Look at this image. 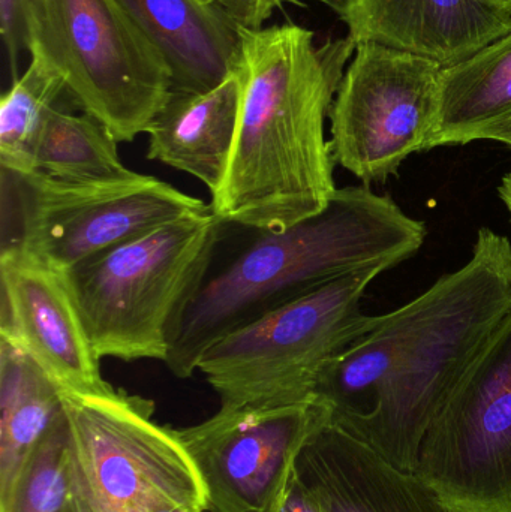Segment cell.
<instances>
[{"mask_svg": "<svg viewBox=\"0 0 511 512\" xmlns=\"http://www.w3.org/2000/svg\"><path fill=\"white\" fill-rule=\"evenodd\" d=\"M511 312V243L480 228L467 264L380 315L321 375L315 402L404 471L435 415Z\"/></svg>", "mask_w": 511, "mask_h": 512, "instance_id": "cell-1", "label": "cell"}, {"mask_svg": "<svg viewBox=\"0 0 511 512\" xmlns=\"http://www.w3.org/2000/svg\"><path fill=\"white\" fill-rule=\"evenodd\" d=\"M239 30L242 108L210 207L224 222L281 231L323 212L338 189L326 120L357 45L317 42L296 23Z\"/></svg>", "mask_w": 511, "mask_h": 512, "instance_id": "cell-2", "label": "cell"}, {"mask_svg": "<svg viewBox=\"0 0 511 512\" xmlns=\"http://www.w3.org/2000/svg\"><path fill=\"white\" fill-rule=\"evenodd\" d=\"M423 222L369 186L336 189L323 212L281 231L224 222L197 285L180 307L164 364L176 378L231 331L363 268L396 265L425 243Z\"/></svg>", "mask_w": 511, "mask_h": 512, "instance_id": "cell-3", "label": "cell"}, {"mask_svg": "<svg viewBox=\"0 0 511 512\" xmlns=\"http://www.w3.org/2000/svg\"><path fill=\"white\" fill-rule=\"evenodd\" d=\"M386 267L345 274L213 343L198 361L221 411L281 408L314 400L324 370L378 316L362 312L368 286Z\"/></svg>", "mask_w": 511, "mask_h": 512, "instance_id": "cell-4", "label": "cell"}, {"mask_svg": "<svg viewBox=\"0 0 511 512\" xmlns=\"http://www.w3.org/2000/svg\"><path fill=\"white\" fill-rule=\"evenodd\" d=\"M224 221L210 210L95 256L65 274L99 358L164 363L180 307L200 280Z\"/></svg>", "mask_w": 511, "mask_h": 512, "instance_id": "cell-5", "label": "cell"}, {"mask_svg": "<svg viewBox=\"0 0 511 512\" xmlns=\"http://www.w3.org/2000/svg\"><path fill=\"white\" fill-rule=\"evenodd\" d=\"M2 171V252H18L59 273L210 204L152 176L71 183Z\"/></svg>", "mask_w": 511, "mask_h": 512, "instance_id": "cell-6", "label": "cell"}, {"mask_svg": "<svg viewBox=\"0 0 511 512\" xmlns=\"http://www.w3.org/2000/svg\"><path fill=\"white\" fill-rule=\"evenodd\" d=\"M32 48L66 96L116 138L147 134L173 92L159 51L119 0H33Z\"/></svg>", "mask_w": 511, "mask_h": 512, "instance_id": "cell-7", "label": "cell"}, {"mask_svg": "<svg viewBox=\"0 0 511 512\" xmlns=\"http://www.w3.org/2000/svg\"><path fill=\"white\" fill-rule=\"evenodd\" d=\"M74 480L92 512L207 511L203 478L176 430L153 420L155 403L111 387L62 391Z\"/></svg>", "mask_w": 511, "mask_h": 512, "instance_id": "cell-8", "label": "cell"}, {"mask_svg": "<svg viewBox=\"0 0 511 512\" xmlns=\"http://www.w3.org/2000/svg\"><path fill=\"white\" fill-rule=\"evenodd\" d=\"M416 474L453 512H511V312L426 430Z\"/></svg>", "mask_w": 511, "mask_h": 512, "instance_id": "cell-9", "label": "cell"}, {"mask_svg": "<svg viewBox=\"0 0 511 512\" xmlns=\"http://www.w3.org/2000/svg\"><path fill=\"white\" fill-rule=\"evenodd\" d=\"M443 68L395 48L357 45L329 114L335 164L363 185H384L410 156L429 152Z\"/></svg>", "mask_w": 511, "mask_h": 512, "instance_id": "cell-10", "label": "cell"}, {"mask_svg": "<svg viewBox=\"0 0 511 512\" xmlns=\"http://www.w3.org/2000/svg\"><path fill=\"white\" fill-rule=\"evenodd\" d=\"M321 403L254 411H221L176 429L203 478L209 512H273L297 457L327 417Z\"/></svg>", "mask_w": 511, "mask_h": 512, "instance_id": "cell-11", "label": "cell"}, {"mask_svg": "<svg viewBox=\"0 0 511 512\" xmlns=\"http://www.w3.org/2000/svg\"><path fill=\"white\" fill-rule=\"evenodd\" d=\"M0 336L26 349L65 393L110 390L65 274L18 252H0Z\"/></svg>", "mask_w": 511, "mask_h": 512, "instance_id": "cell-12", "label": "cell"}, {"mask_svg": "<svg viewBox=\"0 0 511 512\" xmlns=\"http://www.w3.org/2000/svg\"><path fill=\"white\" fill-rule=\"evenodd\" d=\"M354 44H378L455 65L511 32L498 0H330Z\"/></svg>", "mask_w": 511, "mask_h": 512, "instance_id": "cell-13", "label": "cell"}, {"mask_svg": "<svg viewBox=\"0 0 511 512\" xmlns=\"http://www.w3.org/2000/svg\"><path fill=\"white\" fill-rule=\"evenodd\" d=\"M294 472L323 512H453L416 472L392 465L329 414L303 445Z\"/></svg>", "mask_w": 511, "mask_h": 512, "instance_id": "cell-14", "label": "cell"}, {"mask_svg": "<svg viewBox=\"0 0 511 512\" xmlns=\"http://www.w3.org/2000/svg\"><path fill=\"white\" fill-rule=\"evenodd\" d=\"M167 63L174 90L215 89L237 71L240 30L213 0H119Z\"/></svg>", "mask_w": 511, "mask_h": 512, "instance_id": "cell-15", "label": "cell"}, {"mask_svg": "<svg viewBox=\"0 0 511 512\" xmlns=\"http://www.w3.org/2000/svg\"><path fill=\"white\" fill-rule=\"evenodd\" d=\"M242 96L239 71L207 92L173 90L147 131V158L195 177L215 194L227 174Z\"/></svg>", "mask_w": 511, "mask_h": 512, "instance_id": "cell-16", "label": "cell"}, {"mask_svg": "<svg viewBox=\"0 0 511 512\" xmlns=\"http://www.w3.org/2000/svg\"><path fill=\"white\" fill-rule=\"evenodd\" d=\"M62 414L59 385L26 349L0 336V504Z\"/></svg>", "mask_w": 511, "mask_h": 512, "instance_id": "cell-17", "label": "cell"}, {"mask_svg": "<svg viewBox=\"0 0 511 512\" xmlns=\"http://www.w3.org/2000/svg\"><path fill=\"white\" fill-rule=\"evenodd\" d=\"M511 116V32L441 72L440 108L429 150L465 146Z\"/></svg>", "mask_w": 511, "mask_h": 512, "instance_id": "cell-18", "label": "cell"}, {"mask_svg": "<svg viewBox=\"0 0 511 512\" xmlns=\"http://www.w3.org/2000/svg\"><path fill=\"white\" fill-rule=\"evenodd\" d=\"M117 140L89 114L56 108L33 153L32 171L71 183L113 182L134 177L117 152Z\"/></svg>", "mask_w": 511, "mask_h": 512, "instance_id": "cell-19", "label": "cell"}, {"mask_svg": "<svg viewBox=\"0 0 511 512\" xmlns=\"http://www.w3.org/2000/svg\"><path fill=\"white\" fill-rule=\"evenodd\" d=\"M0 99V168L30 173L39 135L66 95L65 81L38 54Z\"/></svg>", "mask_w": 511, "mask_h": 512, "instance_id": "cell-20", "label": "cell"}, {"mask_svg": "<svg viewBox=\"0 0 511 512\" xmlns=\"http://www.w3.org/2000/svg\"><path fill=\"white\" fill-rule=\"evenodd\" d=\"M74 490L65 409L33 451L0 512H68Z\"/></svg>", "mask_w": 511, "mask_h": 512, "instance_id": "cell-21", "label": "cell"}, {"mask_svg": "<svg viewBox=\"0 0 511 512\" xmlns=\"http://www.w3.org/2000/svg\"><path fill=\"white\" fill-rule=\"evenodd\" d=\"M33 0H0V35L8 54L12 81L17 80L23 51L32 48Z\"/></svg>", "mask_w": 511, "mask_h": 512, "instance_id": "cell-22", "label": "cell"}, {"mask_svg": "<svg viewBox=\"0 0 511 512\" xmlns=\"http://www.w3.org/2000/svg\"><path fill=\"white\" fill-rule=\"evenodd\" d=\"M239 29L260 30L278 9L303 0H213Z\"/></svg>", "mask_w": 511, "mask_h": 512, "instance_id": "cell-23", "label": "cell"}, {"mask_svg": "<svg viewBox=\"0 0 511 512\" xmlns=\"http://www.w3.org/2000/svg\"><path fill=\"white\" fill-rule=\"evenodd\" d=\"M273 512H323V510L314 495L303 486L294 472L281 504Z\"/></svg>", "mask_w": 511, "mask_h": 512, "instance_id": "cell-24", "label": "cell"}, {"mask_svg": "<svg viewBox=\"0 0 511 512\" xmlns=\"http://www.w3.org/2000/svg\"><path fill=\"white\" fill-rule=\"evenodd\" d=\"M482 140L497 141L511 149V116L483 129L476 138V141Z\"/></svg>", "mask_w": 511, "mask_h": 512, "instance_id": "cell-25", "label": "cell"}, {"mask_svg": "<svg viewBox=\"0 0 511 512\" xmlns=\"http://www.w3.org/2000/svg\"><path fill=\"white\" fill-rule=\"evenodd\" d=\"M68 512H92L89 505H87L86 499L81 495L78 490L77 484L74 480V490H72L71 502H69Z\"/></svg>", "mask_w": 511, "mask_h": 512, "instance_id": "cell-26", "label": "cell"}, {"mask_svg": "<svg viewBox=\"0 0 511 512\" xmlns=\"http://www.w3.org/2000/svg\"><path fill=\"white\" fill-rule=\"evenodd\" d=\"M498 195H500L501 201L506 206L511 219V171L501 180V185L498 186Z\"/></svg>", "mask_w": 511, "mask_h": 512, "instance_id": "cell-27", "label": "cell"}, {"mask_svg": "<svg viewBox=\"0 0 511 512\" xmlns=\"http://www.w3.org/2000/svg\"><path fill=\"white\" fill-rule=\"evenodd\" d=\"M158 512H207L203 508L191 507V505H174V507L164 508Z\"/></svg>", "mask_w": 511, "mask_h": 512, "instance_id": "cell-28", "label": "cell"}, {"mask_svg": "<svg viewBox=\"0 0 511 512\" xmlns=\"http://www.w3.org/2000/svg\"><path fill=\"white\" fill-rule=\"evenodd\" d=\"M498 2L504 3V5L510 6L511 8V0H498Z\"/></svg>", "mask_w": 511, "mask_h": 512, "instance_id": "cell-29", "label": "cell"}]
</instances>
